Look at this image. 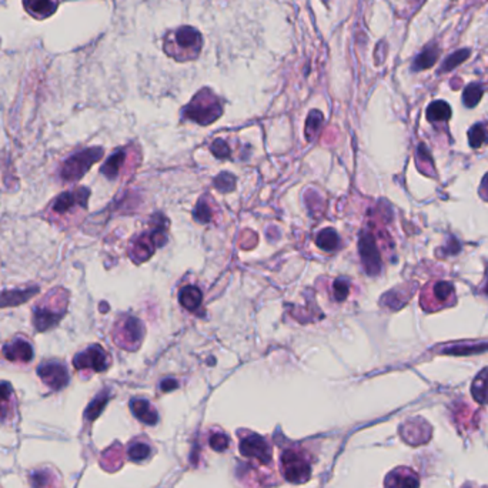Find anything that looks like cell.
<instances>
[{
	"instance_id": "obj_42",
	"label": "cell",
	"mask_w": 488,
	"mask_h": 488,
	"mask_svg": "<svg viewBox=\"0 0 488 488\" xmlns=\"http://www.w3.org/2000/svg\"><path fill=\"white\" fill-rule=\"evenodd\" d=\"M177 386H179V384H177V382H176L174 378H166V380H163L161 384H160V387H161L163 391H172V390L177 389Z\"/></svg>"
},
{
	"instance_id": "obj_37",
	"label": "cell",
	"mask_w": 488,
	"mask_h": 488,
	"mask_svg": "<svg viewBox=\"0 0 488 488\" xmlns=\"http://www.w3.org/2000/svg\"><path fill=\"white\" fill-rule=\"evenodd\" d=\"M210 150H211V153H213L214 157L222 158V160L230 158V156H231L230 147H229L227 142L223 140V139H215V140L210 145Z\"/></svg>"
},
{
	"instance_id": "obj_24",
	"label": "cell",
	"mask_w": 488,
	"mask_h": 488,
	"mask_svg": "<svg viewBox=\"0 0 488 488\" xmlns=\"http://www.w3.org/2000/svg\"><path fill=\"white\" fill-rule=\"evenodd\" d=\"M451 117V107L444 100L432 101L427 107V119L430 122H446Z\"/></svg>"
},
{
	"instance_id": "obj_8",
	"label": "cell",
	"mask_w": 488,
	"mask_h": 488,
	"mask_svg": "<svg viewBox=\"0 0 488 488\" xmlns=\"http://www.w3.org/2000/svg\"><path fill=\"white\" fill-rule=\"evenodd\" d=\"M73 366L76 370H92L96 373L106 371L111 366V357L106 352V350L99 345L93 344L89 345L85 351H80L73 359Z\"/></svg>"
},
{
	"instance_id": "obj_36",
	"label": "cell",
	"mask_w": 488,
	"mask_h": 488,
	"mask_svg": "<svg viewBox=\"0 0 488 488\" xmlns=\"http://www.w3.org/2000/svg\"><path fill=\"white\" fill-rule=\"evenodd\" d=\"M209 444L213 450L215 451H225L229 448L230 446V439L226 436L223 431H217V432H211L210 439H209Z\"/></svg>"
},
{
	"instance_id": "obj_33",
	"label": "cell",
	"mask_w": 488,
	"mask_h": 488,
	"mask_svg": "<svg viewBox=\"0 0 488 488\" xmlns=\"http://www.w3.org/2000/svg\"><path fill=\"white\" fill-rule=\"evenodd\" d=\"M469 140L471 147H481L488 140V133L482 124H474L469 131Z\"/></svg>"
},
{
	"instance_id": "obj_22",
	"label": "cell",
	"mask_w": 488,
	"mask_h": 488,
	"mask_svg": "<svg viewBox=\"0 0 488 488\" xmlns=\"http://www.w3.org/2000/svg\"><path fill=\"white\" fill-rule=\"evenodd\" d=\"M439 56H440V49L436 44H431V46L425 47L416 58V60L413 63V70L418 72V70H427V69L432 67L439 60Z\"/></svg>"
},
{
	"instance_id": "obj_19",
	"label": "cell",
	"mask_w": 488,
	"mask_h": 488,
	"mask_svg": "<svg viewBox=\"0 0 488 488\" xmlns=\"http://www.w3.org/2000/svg\"><path fill=\"white\" fill-rule=\"evenodd\" d=\"M179 302L186 310L197 311L203 302V293L196 286L183 287L181 291L179 293Z\"/></svg>"
},
{
	"instance_id": "obj_11",
	"label": "cell",
	"mask_w": 488,
	"mask_h": 488,
	"mask_svg": "<svg viewBox=\"0 0 488 488\" xmlns=\"http://www.w3.org/2000/svg\"><path fill=\"white\" fill-rule=\"evenodd\" d=\"M117 329H120V336L119 339H116V343L122 344L123 348L136 350L143 341L145 325L139 318L131 316L126 317L123 323H117Z\"/></svg>"
},
{
	"instance_id": "obj_35",
	"label": "cell",
	"mask_w": 488,
	"mask_h": 488,
	"mask_svg": "<svg viewBox=\"0 0 488 488\" xmlns=\"http://www.w3.org/2000/svg\"><path fill=\"white\" fill-rule=\"evenodd\" d=\"M193 217H195V220H196L197 223H202V225L210 223V222H211V217H213L210 206H209L204 200H200V202L196 204L195 210H193Z\"/></svg>"
},
{
	"instance_id": "obj_32",
	"label": "cell",
	"mask_w": 488,
	"mask_h": 488,
	"mask_svg": "<svg viewBox=\"0 0 488 488\" xmlns=\"http://www.w3.org/2000/svg\"><path fill=\"white\" fill-rule=\"evenodd\" d=\"M107 401H108V393H107V391L100 393V394L90 402V405L88 407V410H86V418H88V420H95V418L103 412V409L106 407Z\"/></svg>"
},
{
	"instance_id": "obj_20",
	"label": "cell",
	"mask_w": 488,
	"mask_h": 488,
	"mask_svg": "<svg viewBox=\"0 0 488 488\" xmlns=\"http://www.w3.org/2000/svg\"><path fill=\"white\" fill-rule=\"evenodd\" d=\"M24 9L38 19L49 17L58 8V0H24Z\"/></svg>"
},
{
	"instance_id": "obj_3",
	"label": "cell",
	"mask_w": 488,
	"mask_h": 488,
	"mask_svg": "<svg viewBox=\"0 0 488 488\" xmlns=\"http://www.w3.org/2000/svg\"><path fill=\"white\" fill-rule=\"evenodd\" d=\"M223 115V104L211 90H200L184 108L183 116L187 120L207 126Z\"/></svg>"
},
{
	"instance_id": "obj_4",
	"label": "cell",
	"mask_w": 488,
	"mask_h": 488,
	"mask_svg": "<svg viewBox=\"0 0 488 488\" xmlns=\"http://www.w3.org/2000/svg\"><path fill=\"white\" fill-rule=\"evenodd\" d=\"M103 153L104 150L101 147H89L72 154L63 161V165L59 170L60 179L67 183L80 180L90 170L95 163H97L103 157Z\"/></svg>"
},
{
	"instance_id": "obj_25",
	"label": "cell",
	"mask_w": 488,
	"mask_h": 488,
	"mask_svg": "<svg viewBox=\"0 0 488 488\" xmlns=\"http://www.w3.org/2000/svg\"><path fill=\"white\" fill-rule=\"evenodd\" d=\"M473 397L480 404H488V368L482 370L473 382Z\"/></svg>"
},
{
	"instance_id": "obj_38",
	"label": "cell",
	"mask_w": 488,
	"mask_h": 488,
	"mask_svg": "<svg viewBox=\"0 0 488 488\" xmlns=\"http://www.w3.org/2000/svg\"><path fill=\"white\" fill-rule=\"evenodd\" d=\"M454 416H455L457 423L464 424L466 428H470L471 424H475V418L471 413V409H469V407H466V405H461L459 409H457Z\"/></svg>"
},
{
	"instance_id": "obj_16",
	"label": "cell",
	"mask_w": 488,
	"mask_h": 488,
	"mask_svg": "<svg viewBox=\"0 0 488 488\" xmlns=\"http://www.w3.org/2000/svg\"><path fill=\"white\" fill-rule=\"evenodd\" d=\"M384 485L386 488H418L420 480L412 469L398 467L387 475Z\"/></svg>"
},
{
	"instance_id": "obj_28",
	"label": "cell",
	"mask_w": 488,
	"mask_h": 488,
	"mask_svg": "<svg viewBox=\"0 0 488 488\" xmlns=\"http://www.w3.org/2000/svg\"><path fill=\"white\" fill-rule=\"evenodd\" d=\"M470 53H471L470 49H459V50L451 53L450 56L444 60V63L441 66V72H451L457 66L463 65L470 58Z\"/></svg>"
},
{
	"instance_id": "obj_23",
	"label": "cell",
	"mask_w": 488,
	"mask_h": 488,
	"mask_svg": "<svg viewBox=\"0 0 488 488\" xmlns=\"http://www.w3.org/2000/svg\"><path fill=\"white\" fill-rule=\"evenodd\" d=\"M316 244L324 252H334L340 244V237L334 229L329 227V229L321 230L317 234Z\"/></svg>"
},
{
	"instance_id": "obj_17",
	"label": "cell",
	"mask_w": 488,
	"mask_h": 488,
	"mask_svg": "<svg viewBox=\"0 0 488 488\" xmlns=\"http://www.w3.org/2000/svg\"><path fill=\"white\" fill-rule=\"evenodd\" d=\"M130 409L133 412V414L138 417L140 421H143L145 424L153 425L157 423V412L154 407L145 398H134L130 401Z\"/></svg>"
},
{
	"instance_id": "obj_21",
	"label": "cell",
	"mask_w": 488,
	"mask_h": 488,
	"mask_svg": "<svg viewBox=\"0 0 488 488\" xmlns=\"http://www.w3.org/2000/svg\"><path fill=\"white\" fill-rule=\"evenodd\" d=\"M124 160H126L124 149L116 150L111 157L106 160V163L101 166V169H100L101 174L106 176L107 179L115 180L119 176V173H120V170H122V168L124 165Z\"/></svg>"
},
{
	"instance_id": "obj_18",
	"label": "cell",
	"mask_w": 488,
	"mask_h": 488,
	"mask_svg": "<svg viewBox=\"0 0 488 488\" xmlns=\"http://www.w3.org/2000/svg\"><path fill=\"white\" fill-rule=\"evenodd\" d=\"M15 413V393L9 383H0V421H6Z\"/></svg>"
},
{
	"instance_id": "obj_5",
	"label": "cell",
	"mask_w": 488,
	"mask_h": 488,
	"mask_svg": "<svg viewBox=\"0 0 488 488\" xmlns=\"http://www.w3.org/2000/svg\"><path fill=\"white\" fill-rule=\"evenodd\" d=\"M280 466L284 478L293 484L306 482L311 475V458L298 448H287L280 457Z\"/></svg>"
},
{
	"instance_id": "obj_13",
	"label": "cell",
	"mask_w": 488,
	"mask_h": 488,
	"mask_svg": "<svg viewBox=\"0 0 488 488\" xmlns=\"http://www.w3.org/2000/svg\"><path fill=\"white\" fill-rule=\"evenodd\" d=\"M400 434L405 443H409L412 446H420V444H427L431 440L432 428L425 420L413 418L405 421L400 427Z\"/></svg>"
},
{
	"instance_id": "obj_40",
	"label": "cell",
	"mask_w": 488,
	"mask_h": 488,
	"mask_svg": "<svg viewBox=\"0 0 488 488\" xmlns=\"http://www.w3.org/2000/svg\"><path fill=\"white\" fill-rule=\"evenodd\" d=\"M488 350V343H481V344H474V345H466V347H457V348H450L446 350L448 355H473V352H481Z\"/></svg>"
},
{
	"instance_id": "obj_9",
	"label": "cell",
	"mask_w": 488,
	"mask_h": 488,
	"mask_svg": "<svg viewBox=\"0 0 488 488\" xmlns=\"http://www.w3.org/2000/svg\"><path fill=\"white\" fill-rule=\"evenodd\" d=\"M240 453L244 457L256 459L261 466H266L271 461V448L268 443L254 432L240 434Z\"/></svg>"
},
{
	"instance_id": "obj_34",
	"label": "cell",
	"mask_w": 488,
	"mask_h": 488,
	"mask_svg": "<svg viewBox=\"0 0 488 488\" xmlns=\"http://www.w3.org/2000/svg\"><path fill=\"white\" fill-rule=\"evenodd\" d=\"M54 481H56V477L49 470L38 471L32 475V484L35 488H54Z\"/></svg>"
},
{
	"instance_id": "obj_44",
	"label": "cell",
	"mask_w": 488,
	"mask_h": 488,
	"mask_svg": "<svg viewBox=\"0 0 488 488\" xmlns=\"http://www.w3.org/2000/svg\"><path fill=\"white\" fill-rule=\"evenodd\" d=\"M464 488H471V487H469V485H467V487H464Z\"/></svg>"
},
{
	"instance_id": "obj_2",
	"label": "cell",
	"mask_w": 488,
	"mask_h": 488,
	"mask_svg": "<svg viewBox=\"0 0 488 488\" xmlns=\"http://www.w3.org/2000/svg\"><path fill=\"white\" fill-rule=\"evenodd\" d=\"M69 304V293L63 288H53L42 303L33 309V325L38 332H47L58 325L65 317Z\"/></svg>"
},
{
	"instance_id": "obj_30",
	"label": "cell",
	"mask_w": 488,
	"mask_h": 488,
	"mask_svg": "<svg viewBox=\"0 0 488 488\" xmlns=\"http://www.w3.org/2000/svg\"><path fill=\"white\" fill-rule=\"evenodd\" d=\"M484 95V89L480 83H471L464 89L463 101L467 107H475Z\"/></svg>"
},
{
	"instance_id": "obj_7",
	"label": "cell",
	"mask_w": 488,
	"mask_h": 488,
	"mask_svg": "<svg viewBox=\"0 0 488 488\" xmlns=\"http://www.w3.org/2000/svg\"><path fill=\"white\" fill-rule=\"evenodd\" d=\"M90 197V190L86 187H79L63 192L50 204V213L56 215H66L74 209H88V202Z\"/></svg>"
},
{
	"instance_id": "obj_6",
	"label": "cell",
	"mask_w": 488,
	"mask_h": 488,
	"mask_svg": "<svg viewBox=\"0 0 488 488\" xmlns=\"http://www.w3.org/2000/svg\"><path fill=\"white\" fill-rule=\"evenodd\" d=\"M166 241H168V234L165 230V225L163 223L156 225L152 231L145 233L134 240L130 257L136 264L143 263L154 254L156 249L165 246Z\"/></svg>"
},
{
	"instance_id": "obj_31",
	"label": "cell",
	"mask_w": 488,
	"mask_h": 488,
	"mask_svg": "<svg viewBox=\"0 0 488 488\" xmlns=\"http://www.w3.org/2000/svg\"><path fill=\"white\" fill-rule=\"evenodd\" d=\"M214 187L222 193L233 192L234 187H236V176L229 173V172H223L220 174H217L214 179Z\"/></svg>"
},
{
	"instance_id": "obj_14",
	"label": "cell",
	"mask_w": 488,
	"mask_h": 488,
	"mask_svg": "<svg viewBox=\"0 0 488 488\" xmlns=\"http://www.w3.org/2000/svg\"><path fill=\"white\" fill-rule=\"evenodd\" d=\"M2 352L5 359L12 363H29L35 355L32 344L22 337H17L8 343L3 347Z\"/></svg>"
},
{
	"instance_id": "obj_10",
	"label": "cell",
	"mask_w": 488,
	"mask_h": 488,
	"mask_svg": "<svg viewBox=\"0 0 488 488\" xmlns=\"http://www.w3.org/2000/svg\"><path fill=\"white\" fill-rule=\"evenodd\" d=\"M359 252L361 257V263L364 266L366 273L368 276H378L382 271L383 263L382 256H380L375 238L371 233L363 231L359 238Z\"/></svg>"
},
{
	"instance_id": "obj_26",
	"label": "cell",
	"mask_w": 488,
	"mask_h": 488,
	"mask_svg": "<svg viewBox=\"0 0 488 488\" xmlns=\"http://www.w3.org/2000/svg\"><path fill=\"white\" fill-rule=\"evenodd\" d=\"M152 453V448L145 441H140V440H136L130 444L129 450H127V455L131 461H134V463H140V461H145L149 458Z\"/></svg>"
},
{
	"instance_id": "obj_1",
	"label": "cell",
	"mask_w": 488,
	"mask_h": 488,
	"mask_svg": "<svg viewBox=\"0 0 488 488\" xmlns=\"http://www.w3.org/2000/svg\"><path fill=\"white\" fill-rule=\"evenodd\" d=\"M203 38L199 31L190 26H181L166 33L163 50L176 62H190L200 56Z\"/></svg>"
},
{
	"instance_id": "obj_29",
	"label": "cell",
	"mask_w": 488,
	"mask_h": 488,
	"mask_svg": "<svg viewBox=\"0 0 488 488\" xmlns=\"http://www.w3.org/2000/svg\"><path fill=\"white\" fill-rule=\"evenodd\" d=\"M323 122H324V116H323V113L320 111H311L310 112V115H309V117L306 120V130H304L306 139L309 142L313 140V138L317 134V131L320 130Z\"/></svg>"
},
{
	"instance_id": "obj_27",
	"label": "cell",
	"mask_w": 488,
	"mask_h": 488,
	"mask_svg": "<svg viewBox=\"0 0 488 488\" xmlns=\"http://www.w3.org/2000/svg\"><path fill=\"white\" fill-rule=\"evenodd\" d=\"M123 457H122V447L120 446H113L111 450H107L103 454L101 464L107 470H116L122 466Z\"/></svg>"
},
{
	"instance_id": "obj_12",
	"label": "cell",
	"mask_w": 488,
	"mask_h": 488,
	"mask_svg": "<svg viewBox=\"0 0 488 488\" xmlns=\"http://www.w3.org/2000/svg\"><path fill=\"white\" fill-rule=\"evenodd\" d=\"M38 375L51 390H62L69 384V373L59 361H46L38 367Z\"/></svg>"
},
{
	"instance_id": "obj_15",
	"label": "cell",
	"mask_w": 488,
	"mask_h": 488,
	"mask_svg": "<svg viewBox=\"0 0 488 488\" xmlns=\"http://www.w3.org/2000/svg\"><path fill=\"white\" fill-rule=\"evenodd\" d=\"M39 286H29L23 288H13L0 293V309L16 307L23 303H27L32 297L39 293Z\"/></svg>"
},
{
	"instance_id": "obj_43",
	"label": "cell",
	"mask_w": 488,
	"mask_h": 488,
	"mask_svg": "<svg viewBox=\"0 0 488 488\" xmlns=\"http://www.w3.org/2000/svg\"><path fill=\"white\" fill-rule=\"evenodd\" d=\"M488 190V174H487V177L484 179V181H482V190Z\"/></svg>"
},
{
	"instance_id": "obj_39",
	"label": "cell",
	"mask_w": 488,
	"mask_h": 488,
	"mask_svg": "<svg viewBox=\"0 0 488 488\" xmlns=\"http://www.w3.org/2000/svg\"><path fill=\"white\" fill-rule=\"evenodd\" d=\"M348 293H350V283L345 279H337L333 284V294L336 300L339 303L344 302L348 297Z\"/></svg>"
},
{
	"instance_id": "obj_41",
	"label": "cell",
	"mask_w": 488,
	"mask_h": 488,
	"mask_svg": "<svg viewBox=\"0 0 488 488\" xmlns=\"http://www.w3.org/2000/svg\"><path fill=\"white\" fill-rule=\"evenodd\" d=\"M451 293H453V284L447 282L437 283L436 287H434V295H436V298H439L440 302H446L451 295Z\"/></svg>"
}]
</instances>
